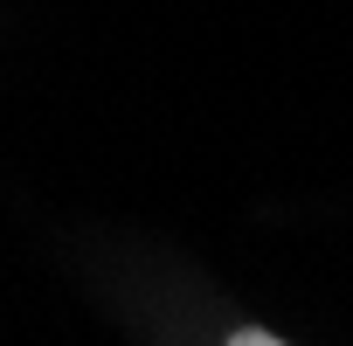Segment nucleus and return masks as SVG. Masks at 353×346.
Returning <instances> with one entry per match:
<instances>
[{
  "instance_id": "obj_1",
  "label": "nucleus",
  "mask_w": 353,
  "mask_h": 346,
  "mask_svg": "<svg viewBox=\"0 0 353 346\" xmlns=\"http://www.w3.org/2000/svg\"><path fill=\"white\" fill-rule=\"evenodd\" d=\"M222 346H284V339H277V332H263V325H243V332H229Z\"/></svg>"
}]
</instances>
